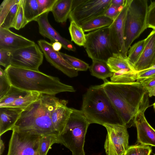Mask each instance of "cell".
Returning <instances> with one entry per match:
<instances>
[{
  "label": "cell",
  "mask_w": 155,
  "mask_h": 155,
  "mask_svg": "<svg viewBox=\"0 0 155 155\" xmlns=\"http://www.w3.org/2000/svg\"><path fill=\"white\" fill-rule=\"evenodd\" d=\"M60 54L73 68L78 71H85L89 68L88 64L79 59L61 52Z\"/></svg>",
  "instance_id": "cell-31"
},
{
  "label": "cell",
  "mask_w": 155,
  "mask_h": 155,
  "mask_svg": "<svg viewBox=\"0 0 155 155\" xmlns=\"http://www.w3.org/2000/svg\"><path fill=\"white\" fill-rule=\"evenodd\" d=\"M89 69L92 75L103 80L104 82L107 81V78H110L113 75L107 62L105 61L93 60Z\"/></svg>",
  "instance_id": "cell-22"
},
{
  "label": "cell",
  "mask_w": 155,
  "mask_h": 155,
  "mask_svg": "<svg viewBox=\"0 0 155 155\" xmlns=\"http://www.w3.org/2000/svg\"><path fill=\"white\" fill-rule=\"evenodd\" d=\"M130 0H126L125 5L119 14L109 27V35L114 53H119L125 58L127 54L124 42L125 21Z\"/></svg>",
  "instance_id": "cell-12"
},
{
  "label": "cell",
  "mask_w": 155,
  "mask_h": 155,
  "mask_svg": "<svg viewBox=\"0 0 155 155\" xmlns=\"http://www.w3.org/2000/svg\"><path fill=\"white\" fill-rule=\"evenodd\" d=\"M86 36L84 47L92 60L107 62L114 53L110 39L109 27L90 32L86 34Z\"/></svg>",
  "instance_id": "cell-7"
},
{
  "label": "cell",
  "mask_w": 155,
  "mask_h": 155,
  "mask_svg": "<svg viewBox=\"0 0 155 155\" xmlns=\"http://www.w3.org/2000/svg\"><path fill=\"white\" fill-rule=\"evenodd\" d=\"M57 136L54 135L42 136L41 139L38 150L39 155H47L48 151L54 143H58Z\"/></svg>",
  "instance_id": "cell-30"
},
{
  "label": "cell",
  "mask_w": 155,
  "mask_h": 155,
  "mask_svg": "<svg viewBox=\"0 0 155 155\" xmlns=\"http://www.w3.org/2000/svg\"><path fill=\"white\" fill-rule=\"evenodd\" d=\"M41 94L36 92H30L25 95L18 98L6 107L24 109L38 100Z\"/></svg>",
  "instance_id": "cell-27"
},
{
  "label": "cell",
  "mask_w": 155,
  "mask_h": 155,
  "mask_svg": "<svg viewBox=\"0 0 155 155\" xmlns=\"http://www.w3.org/2000/svg\"><path fill=\"white\" fill-rule=\"evenodd\" d=\"M124 5L118 6L111 3L105 11L104 15L114 21L121 11Z\"/></svg>",
  "instance_id": "cell-39"
},
{
  "label": "cell",
  "mask_w": 155,
  "mask_h": 155,
  "mask_svg": "<svg viewBox=\"0 0 155 155\" xmlns=\"http://www.w3.org/2000/svg\"><path fill=\"white\" fill-rule=\"evenodd\" d=\"M74 0H58L51 10L55 20L62 24L66 22L72 9Z\"/></svg>",
  "instance_id": "cell-20"
},
{
  "label": "cell",
  "mask_w": 155,
  "mask_h": 155,
  "mask_svg": "<svg viewBox=\"0 0 155 155\" xmlns=\"http://www.w3.org/2000/svg\"><path fill=\"white\" fill-rule=\"evenodd\" d=\"M155 75V68L147 69L137 73V81Z\"/></svg>",
  "instance_id": "cell-41"
},
{
  "label": "cell",
  "mask_w": 155,
  "mask_h": 155,
  "mask_svg": "<svg viewBox=\"0 0 155 155\" xmlns=\"http://www.w3.org/2000/svg\"><path fill=\"white\" fill-rule=\"evenodd\" d=\"M154 68H155V64L148 69H154Z\"/></svg>",
  "instance_id": "cell-47"
},
{
  "label": "cell",
  "mask_w": 155,
  "mask_h": 155,
  "mask_svg": "<svg viewBox=\"0 0 155 155\" xmlns=\"http://www.w3.org/2000/svg\"><path fill=\"white\" fill-rule=\"evenodd\" d=\"M68 102L67 100L59 99L51 113L53 125L59 135L64 130L72 111V108L67 106Z\"/></svg>",
  "instance_id": "cell-18"
},
{
  "label": "cell",
  "mask_w": 155,
  "mask_h": 155,
  "mask_svg": "<svg viewBox=\"0 0 155 155\" xmlns=\"http://www.w3.org/2000/svg\"><path fill=\"white\" fill-rule=\"evenodd\" d=\"M52 45L54 50L57 51H59L62 47L61 44L59 42H53L52 44Z\"/></svg>",
  "instance_id": "cell-43"
},
{
  "label": "cell",
  "mask_w": 155,
  "mask_h": 155,
  "mask_svg": "<svg viewBox=\"0 0 155 155\" xmlns=\"http://www.w3.org/2000/svg\"><path fill=\"white\" fill-rule=\"evenodd\" d=\"M12 51L0 49V64L6 68L11 64Z\"/></svg>",
  "instance_id": "cell-40"
},
{
  "label": "cell",
  "mask_w": 155,
  "mask_h": 155,
  "mask_svg": "<svg viewBox=\"0 0 155 155\" xmlns=\"http://www.w3.org/2000/svg\"><path fill=\"white\" fill-rule=\"evenodd\" d=\"M101 85L127 128L135 125L137 114L150 106L148 91L140 82L117 83L107 80Z\"/></svg>",
  "instance_id": "cell-1"
},
{
  "label": "cell",
  "mask_w": 155,
  "mask_h": 155,
  "mask_svg": "<svg viewBox=\"0 0 155 155\" xmlns=\"http://www.w3.org/2000/svg\"><path fill=\"white\" fill-rule=\"evenodd\" d=\"M29 92L12 85L5 95L0 99V107H7L17 99L25 95Z\"/></svg>",
  "instance_id": "cell-26"
},
{
  "label": "cell",
  "mask_w": 155,
  "mask_h": 155,
  "mask_svg": "<svg viewBox=\"0 0 155 155\" xmlns=\"http://www.w3.org/2000/svg\"><path fill=\"white\" fill-rule=\"evenodd\" d=\"M114 21L104 16L101 15L84 23L81 26L84 32L92 31L110 26Z\"/></svg>",
  "instance_id": "cell-24"
},
{
  "label": "cell",
  "mask_w": 155,
  "mask_h": 155,
  "mask_svg": "<svg viewBox=\"0 0 155 155\" xmlns=\"http://www.w3.org/2000/svg\"><path fill=\"white\" fill-rule=\"evenodd\" d=\"M69 31L71 41L80 46L84 47L86 42V36L81 26L74 21H71Z\"/></svg>",
  "instance_id": "cell-25"
},
{
  "label": "cell",
  "mask_w": 155,
  "mask_h": 155,
  "mask_svg": "<svg viewBox=\"0 0 155 155\" xmlns=\"http://www.w3.org/2000/svg\"><path fill=\"white\" fill-rule=\"evenodd\" d=\"M153 108H154V111H155V102L154 103V104H153Z\"/></svg>",
  "instance_id": "cell-48"
},
{
  "label": "cell",
  "mask_w": 155,
  "mask_h": 155,
  "mask_svg": "<svg viewBox=\"0 0 155 155\" xmlns=\"http://www.w3.org/2000/svg\"><path fill=\"white\" fill-rule=\"evenodd\" d=\"M155 64H154V65H155Z\"/></svg>",
  "instance_id": "cell-50"
},
{
  "label": "cell",
  "mask_w": 155,
  "mask_h": 155,
  "mask_svg": "<svg viewBox=\"0 0 155 155\" xmlns=\"http://www.w3.org/2000/svg\"><path fill=\"white\" fill-rule=\"evenodd\" d=\"M6 155H37L42 136L13 129Z\"/></svg>",
  "instance_id": "cell-9"
},
{
  "label": "cell",
  "mask_w": 155,
  "mask_h": 155,
  "mask_svg": "<svg viewBox=\"0 0 155 155\" xmlns=\"http://www.w3.org/2000/svg\"><path fill=\"white\" fill-rule=\"evenodd\" d=\"M111 0H74L69 17L81 26L84 23L104 14L111 3Z\"/></svg>",
  "instance_id": "cell-8"
},
{
  "label": "cell",
  "mask_w": 155,
  "mask_h": 155,
  "mask_svg": "<svg viewBox=\"0 0 155 155\" xmlns=\"http://www.w3.org/2000/svg\"><path fill=\"white\" fill-rule=\"evenodd\" d=\"M148 5L147 0H130L125 24L124 42L126 51L147 28Z\"/></svg>",
  "instance_id": "cell-6"
},
{
  "label": "cell",
  "mask_w": 155,
  "mask_h": 155,
  "mask_svg": "<svg viewBox=\"0 0 155 155\" xmlns=\"http://www.w3.org/2000/svg\"><path fill=\"white\" fill-rule=\"evenodd\" d=\"M149 97L155 96V86L148 90Z\"/></svg>",
  "instance_id": "cell-46"
},
{
  "label": "cell",
  "mask_w": 155,
  "mask_h": 155,
  "mask_svg": "<svg viewBox=\"0 0 155 155\" xmlns=\"http://www.w3.org/2000/svg\"><path fill=\"white\" fill-rule=\"evenodd\" d=\"M110 81L117 83H128L136 81L137 73L128 71H120L113 73Z\"/></svg>",
  "instance_id": "cell-28"
},
{
  "label": "cell",
  "mask_w": 155,
  "mask_h": 155,
  "mask_svg": "<svg viewBox=\"0 0 155 155\" xmlns=\"http://www.w3.org/2000/svg\"><path fill=\"white\" fill-rule=\"evenodd\" d=\"M44 54L36 44L12 52L10 65L18 68L38 71L42 64Z\"/></svg>",
  "instance_id": "cell-11"
},
{
  "label": "cell",
  "mask_w": 155,
  "mask_h": 155,
  "mask_svg": "<svg viewBox=\"0 0 155 155\" xmlns=\"http://www.w3.org/2000/svg\"><path fill=\"white\" fill-rule=\"evenodd\" d=\"M145 43V39L134 44L128 51L127 60L132 67L137 62L141 56Z\"/></svg>",
  "instance_id": "cell-29"
},
{
  "label": "cell",
  "mask_w": 155,
  "mask_h": 155,
  "mask_svg": "<svg viewBox=\"0 0 155 155\" xmlns=\"http://www.w3.org/2000/svg\"><path fill=\"white\" fill-rule=\"evenodd\" d=\"M145 39L142 53L132 66L133 70L137 73L149 68L155 63V30H153Z\"/></svg>",
  "instance_id": "cell-16"
},
{
  "label": "cell",
  "mask_w": 155,
  "mask_h": 155,
  "mask_svg": "<svg viewBox=\"0 0 155 155\" xmlns=\"http://www.w3.org/2000/svg\"><path fill=\"white\" fill-rule=\"evenodd\" d=\"M145 111H140L135 119L137 142L139 144L155 147V130L146 120L144 114Z\"/></svg>",
  "instance_id": "cell-17"
},
{
  "label": "cell",
  "mask_w": 155,
  "mask_h": 155,
  "mask_svg": "<svg viewBox=\"0 0 155 155\" xmlns=\"http://www.w3.org/2000/svg\"><path fill=\"white\" fill-rule=\"evenodd\" d=\"M37 155H39L38 153L37 154Z\"/></svg>",
  "instance_id": "cell-49"
},
{
  "label": "cell",
  "mask_w": 155,
  "mask_h": 155,
  "mask_svg": "<svg viewBox=\"0 0 155 155\" xmlns=\"http://www.w3.org/2000/svg\"><path fill=\"white\" fill-rule=\"evenodd\" d=\"M58 0H37L39 8L40 15L51 12Z\"/></svg>",
  "instance_id": "cell-38"
},
{
  "label": "cell",
  "mask_w": 155,
  "mask_h": 155,
  "mask_svg": "<svg viewBox=\"0 0 155 155\" xmlns=\"http://www.w3.org/2000/svg\"><path fill=\"white\" fill-rule=\"evenodd\" d=\"M21 0L14 4L7 15L2 24L0 28L9 29L12 28Z\"/></svg>",
  "instance_id": "cell-33"
},
{
  "label": "cell",
  "mask_w": 155,
  "mask_h": 155,
  "mask_svg": "<svg viewBox=\"0 0 155 155\" xmlns=\"http://www.w3.org/2000/svg\"><path fill=\"white\" fill-rule=\"evenodd\" d=\"M26 25L23 6L21 0L12 28L16 30H19L24 27Z\"/></svg>",
  "instance_id": "cell-36"
},
{
  "label": "cell",
  "mask_w": 155,
  "mask_h": 155,
  "mask_svg": "<svg viewBox=\"0 0 155 155\" xmlns=\"http://www.w3.org/2000/svg\"><path fill=\"white\" fill-rule=\"evenodd\" d=\"M48 13L47 12L42 14L36 20L38 24L40 34L53 42H60L64 49L75 51L76 48L72 42L61 36L50 25L48 19Z\"/></svg>",
  "instance_id": "cell-14"
},
{
  "label": "cell",
  "mask_w": 155,
  "mask_h": 155,
  "mask_svg": "<svg viewBox=\"0 0 155 155\" xmlns=\"http://www.w3.org/2000/svg\"><path fill=\"white\" fill-rule=\"evenodd\" d=\"M5 150L4 143L0 137V155H2Z\"/></svg>",
  "instance_id": "cell-45"
},
{
  "label": "cell",
  "mask_w": 155,
  "mask_h": 155,
  "mask_svg": "<svg viewBox=\"0 0 155 155\" xmlns=\"http://www.w3.org/2000/svg\"><path fill=\"white\" fill-rule=\"evenodd\" d=\"M81 110L90 124L124 125L101 84L87 89L83 96Z\"/></svg>",
  "instance_id": "cell-4"
},
{
  "label": "cell",
  "mask_w": 155,
  "mask_h": 155,
  "mask_svg": "<svg viewBox=\"0 0 155 155\" xmlns=\"http://www.w3.org/2000/svg\"><path fill=\"white\" fill-rule=\"evenodd\" d=\"M24 109L10 107H0V137L6 132L12 130Z\"/></svg>",
  "instance_id": "cell-19"
},
{
  "label": "cell",
  "mask_w": 155,
  "mask_h": 155,
  "mask_svg": "<svg viewBox=\"0 0 155 155\" xmlns=\"http://www.w3.org/2000/svg\"><path fill=\"white\" fill-rule=\"evenodd\" d=\"M138 82L148 91L155 86V75L140 80Z\"/></svg>",
  "instance_id": "cell-42"
},
{
  "label": "cell",
  "mask_w": 155,
  "mask_h": 155,
  "mask_svg": "<svg viewBox=\"0 0 155 155\" xmlns=\"http://www.w3.org/2000/svg\"><path fill=\"white\" fill-rule=\"evenodd\" d=\"M11 85L5 70L0 68V99L7 93Z\"/></svg>",
  "instance_id": "cell-34"
},
{
  "label": "cell",
  "mask_w": 155,
  "mask_h": 155,
  "mask_svg": "<svg viewBox=\"0 0 155 155\" xmlns=\"http://www.w3.org/2000/svg\"><path fill=\"white\" fill-rule=\"evenodd\" d=\"M38 43L47 61L52 66L70 78L78 75V71L63 58L60 52L54 50L51 44L44 40H40Z\"/></svg>",
  "instance_id": "cell-13"
},
{
  "label": "cell",
  "mask_w": 155,
  "mask_h": 155,
  "mask_svg": "<svg viewBox=\"0 0 155 155\" xmlns=\"http://www.w3.org/2000/svg\"><path fill=\"white\" fill-rule=\"evenodd\" d=\"M126 0H111V4L118 6H123Z\"/></svg>",
  "instance_id": "cell-44"
},
{
  "label": "cell",
  "mask_w": 155,
  "mask_h": 155,
  "mask_svg": "<svg viewBox=\"0 0 155 155\" xmlns=\"http://www.w3.org/2000/svg\"><path fill=\"white\" fill-rule=\"evenodd\" d=\"M90 124L81 110L72 108L64 130L57 136L58 143L69 149L72 155H85L84 147Z\"/></svg>",
  "instance_id": "cell-5"
},
{
  "label": "cell",
  "mask_w": 155,
  "mask_h": 155,
  "mask_svg": "<svg viewBox=\"0 0 155 155\" xmlns=\"http://www.w3.org/2000/svg\"><path fill=\"white\" fill-rule=\"evenodd\" d=\"M26 25L30 22L36 21L40 16L37 0H21Z\"/></svg>",
  "instance_id": "cell-23"
},
{
  "label": "cell",
  "mask_w": 155,
  "mask_h": 155,
  "mask_svg": "<svg viewBox=\"0 0 155 155\" xmlns=\"http://www.w3.org/2000/svg\"><path fill=\"white\" fill-rule=\"evenodd\" d=\"M107 63L113 73L122 70L135 71L127 58H125L119 53H114L107 60Z\"/></svg>",
  "instance_id": "cell-21"
},
{
  "label": "cell",
  "mask_w": 155,
  "mask_h": 155,
  "mask_svg": "<svg viewBox=\"0 0 155 155\" xmlns=\"http://www.w3.org/2000/svg\"><path fill=\"white\" fill-rule=\"evenodd\" d=\"M107 134L104 147L107 155H124L128 149L129 134L127 128L120 124H106Z\"/></svg>",
  "instance_id": "cell-10"
},
{
  "label": "cell",
  "mask_w": 155,
  "mask_h": 155,
  "mask_svg": "<svg viewBox=\"0 0 155 155\" xmlns=\"http://www.w3.org/2000/svg\"><path fill=\"white\" fill-rule=\"evenodd\" d=\"M35 44L34 41L14 33L9 29L0 28V49L12 52Z\"/></svg>",
  "instance_id": "cell-15"
},
{
  "label": "cell",
  "mask_w": 155,
  "mask_h": 155,
  "mask_svg": "<svg viewBox=\"0 0 155 155\" xmlns=\"http://www.w3.org/2000/svg\"><path fill=\"white\" fill-rule=\"evenodd\" d=\"M11 85L29 92L55 95L64 92H75L71 86L61 82L57 77L36 71L9 65L5 69Z\"/></svg>",
  "instance_id": "cell-3"
},
{
  "label": "cell",
  "mask_w": 155,
  "mask_h": 155,
  "mask_svg": "<svg viewBox=\"0 0 155 155\" xmlns=\"http://www.w3.org/2000/svg\"><path fill=\"white\" fill-rule=\"evenodd\" d=\"M18 1L19 0H4L2 2L0 6V26L2 24L12 6Z\"/></svg>",
  "instance_id": "cell-35"
},
{
  "label": "cell",
  "mask_w": 155,
  "mask_h": 155,
  "mask_svg": "<svg viewBox=\"0 0 155 155\" xmlns=\"http://www.w3.org/2000/svg\"><path fill=\"white\" fill-rule=\"evenodd\" d=\"M59 100L55 95L41 94L38 100L23 109L12 130L41 136H58L51 115Z\"/></svg>",
  "instance_id": "cell-2"
},
{
  "label": "cell",
  "mask_w": 155,
  "mask_h": 155,
  "mask_svg": "<svg viewBox=\"0 0 155 155\" xmlns=\"http://www.w3.org/2000/svg\"><path fill=\"white\" fill-rule=\"evenodd\" d=\"M152 151L149 146L137 143L129 146L124 155H150Z\"/></svg>",
  "instance_id": "cell-32"
},
{
  "label": "cell",
  "mask_w": 155,
  "mask_h": 155,
  "mask_svg": "<svg viewBox=\"0 0 155 155\" xmlns=\"http://www.w3.org/2000/svg\"><path fill=\"white\" fill-rule=\"evenodd\" d=\"M147 26V28L155 30V1H151L150 4L148 6Z\"/></svg>",
  "instance_id": "cell-37"
}]
</instances>
